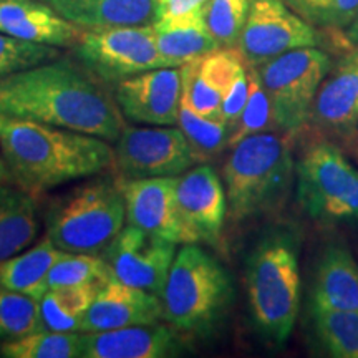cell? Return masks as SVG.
Returning <instances> with one entry per match:
<instances>
[{
    "label": "cell",
    "instance_id": "8992f818",
    "mask_svg": "<svg viewBox=\"0 0 358 358\" xmlns=\"http://www.w3.org/2000/svg\"><path fill=\"white\" fill-rule=\"evenodd\" d=\"M127 222V206L118 176L95 179L57 198L45 214L47 236L70 254L105 256Z\"/></svg>",
    "mask_w": 358,
    "mask_h": 358
},
{
    "label": "cell",
    "instance_id": "4316f807",
    "mask_svg": "<svg viewBox=\"0 0 358 358\" xmlns=\"http://www.w3.org/2000/svg\"><path fill=\"white\" fill-rule=\"evenodd\" d=\"M83 332L38 330L0 345V355L7 358H75L82 357Z\"/></svg>",
    "mask_w": 358,
    "mask_h": 358
},
{
    "label": "cell",
    "instance_id": "83f0119b",
    "mask_svg": "<svg viewBox=\"0 0 358 358\" xmlns=\"http://www.w3.org/2000/svg\"><path fill=\"white\" fill-rule=\"evenodd\" d=\"M178 127L182 129L189 141L198 164L208 163L209 159L216 158L224 148L229 146V123L224 120L206 118L187 106L185 101H181V108H179Z\"/></svg>",
    "mask_w": 358,
    "mask_h": 358
},
{
    "label": "cell",
    "instance_id": "7a4b0ae2",
    "mask_svg": "<svg viewBox=\"0 0 358 358\" xmlns=\"http://www.w3.org/2000/svg\"><path fill=\"white\" fill-rule=\"evenodd\" d=\"M0 155L12 181L34 196L115 166L110 141L8 115H0Z\"/></svg>",
    "mask_w": 358,
    "mask_h": 358
},
{
    "label": "cell",
    "instance_id": "f1b7e54d",
    "mask_svg": "<svg viewBox=\"0 0 358 358\" xmlns=\"http://www.w3.org/2000/svg\"><path fill=\"white\" fill-rule=\"evenodd\" d=\"M42 330L40 301L0 285V340H17Z\"/></svg>",
    "mask_w": 358,
    "mask_h": 358
},
{
    "label": "cell",
    "instance_id": "60d3db41",
    "mask_svg": "<svg viewBox=\"0 0 358 358\" xmlns=\"http://www.w3.org/2000/svg\"><path fill=\"white\" fill-rule=\"evenodd\" d=\"M45 2H47V0H45Z\"/></svg>",
    "mask_w": 358,
    "mask_h": 358
},
{
    "label": "cell",
    "instance_id": "d590c367",
    "mask_svg": "<svg viewBox=\"0 0 358 358\" xmlns=\"http://www.w3.org/2000/svg\"><path fill=\"white\" fill-rule=\"evenodd\" d=\"M249 65H245L243 70L237 73V77L232 82L229 92L226 93L222 100V116L232 129L237 120H239L241 113H243L245 101L249 96V75H248Z\"/></svg>",
    "mask_w": 358,
    "mask_h": 358
},
{
    "label": "cell",
    "instance_id": "8fae6325",
    "mask_svg": "<svg viewBox=\"0 0 358 358\" xmlns=\"http://www.w3.org/2000/svg\"><path fill=\"white\" fill-rule=\"evenodd\" d=\"M320 35L284 0H250L237 50L250 66L302 47H319Z\"/></svg>",
    "mask_w": 358,
    "mask_h": 358
},
{
    "label": "cell",
    "instance_id": "6da1fadb",
    "mask_svg": "<svg viewBox=\"0 0 358 358\" xmlns=\"http://www.w3.org/2000/svg\"><path fill=\"white\" fill-rule=\"evenodd\" d=\"M0 115L34 120L115 143L127 127L101 82L66 58L0 78Z\"/></svg>",
    "mask_w": 358,
    "mask_h": 358
},
{
    "label": "cell",
    "instance_id": "ffe728a7",
    "mask_svg": "<svg viewBox=\"0 0 358 358\" xmlns=\"http://www.w3.org/2000/svg\"><path fill=\"white\" fill-rule=\"evenodd\" d=\"M80 29L150 25L158 20L159 0H47Z\"/></svg>",
    "mask_w": 358,
    "mask_h": 358
},
{
    "label": "cell",
    "instance_id": "d4e9b609",
    "mask_svg": "<svg viewBox=\"0 0 358 358\" xmlns=\"http://www.w3.org/2000/svg\"><path fill=\"white\" fill-rule=\"evenodd\" d=\"M103 285H66L48 289L40 299L42 330L53 332H80L88 308Z\"/></svg>",
    "mask_w": 358,
    "mask_h": 358
},
{
    "label": "cell",
    "instance_id": "7402d4cb",
    "mask_svg": "<svg viewBox=\"0 0 358 358\" xmlns=\"http://www.w3.org/2000/svg\"><path fill=\"white\" fill-rule=\"evenodd\" d=\"M312 307L358 310V266L343 245H329L317 264Z\"/></svg>",
    "mask_w": 358,
    "mask_h": 358
},
{
    "label": "cell",
    "instance_id": "9a60e30c",
    "mask_svg": "<svg viewBox=\"0 0 358 358\" xmlns=\"http://www.w3.org/2000/svg\"><path fill=\"white\" fill-rule=\"evenodd\" d=\"M178 209L196 244L217 245L227 216V198L221 178L208 163L176 178Z\"/></svg>",
    "mask_w": 358,
    "mask_h": 358
},
{
    "label": "cell",
    "instance_id": "44dd1931",
    "mask_svg": "<svg viewBox=\"0 0 358 358\" xmlns=\"http://www.w3.org/2000/svg\"><path fill=\"white\" fill-rule=\"evenodd\" d=\"M153 29L166 66H182L221 48L209 32L203 7L155 20Z\"/></svg>",
    "mask_w": 358,
    "mask_h": 358
},
{
    "label": "cell",
    "instance_id": "2e32d148",
    "mask_svg": "<svg viewBox=\"0 0 358 358\" xmlns=\"http://www.w3.org/2000/svg\"><path fill=\"white\" fill-rule=\"evenodd\" d=\"M185 350L181 332L159 322L83 332V358H171Z\"/></svg>",
    "mask_w": 358,
    "mask_h": 358
},
{
    "label": "cell",
    "instance_id": "d6986e66",
    "mask_svg": "<svg viewBox=\"0 0 358 358\" xmlns=\"http://www.w3.org/2000/svg\"><path fill=\"white\" fill-rule=\"evenodd\" d=\"M310 122L329 133H345L358 123V58L352 53L322 82Z\"/></svg>",
    "mask_w": 358,
    "mask_h": 358
},
{
    "label": "cell",
    "instance_id": "ab89813d",
    "mask_svg": "<svg viewBox=\"0 0 358 358\" xmlns=\"http://www.w3.org/2000/svg\"><path fill=\"white\" fill-rule=\"evenodd\" d=\"M350 53H352V55H353V57H357V58H358V47H355V48H353V50H352Z\"/></svg>",
    "mask_w": 358,
    "mask_h": 358
},
{
    "label": "cell",
    "instance_id": "3957f363",
    "mask_svg": "<svg viewBox=\"0 0 358 358\" xmlns=\"http://www.w3.org/2000/svg\"><path fill=\"white\" fill-rule=\"evenodd\" d=\"M301 241L290 227H271L245 259V290L254 327L280 347L292 334L301 307Z\"/></svg>",
    "mask_w": 358,
    "mask_h": 358
},
{
    "label": "cell",
    "instance_id": "8d00e7d4",
    "mask_svg": "<svg viewBox=\"0 0 358 358\" xmlns=\"http://www.w3.org/2000/svg\"><path fill=\"white\" fill-rule=\"evenodd\" d=\"M206 2H208V0H159L158 19L181 15V13L203 7Z\"/></svg>",
    "mask_w": 358,
    "mask_h": 358
},
{
    "label": "cell",
    "instance_id": "277c9868",
    "mask_svg": "<svg viewBox=\"0 0 358 358\" xmlns=\"http://www.w3.org/2000/svg\"><path fill=\"white\" fill-rule=\"evenodd\" d=\"M164 320L187 337L208 338L234 302V282L226 267L199 244H182L164 284Z\"/></svg>",
    "mask_w": 358,
    "mask_h": 358
},
{
    "label": "cell",
    "instance_id": "cb8c5ba5",
    "mask_svg": "<svg viewBox=\"0 0 358 358\" xmlns=\"http://www.w3.org/2000/svg\"><path fill=\"white\" fill-rule=\"evenodd\" d=\"M65 254L45 236L34 248L0 262V285L40 301L48 290V275L53 266Z\"/></svg>",
    "mask_w": 358,
    "mask_h": 358
},
{
    "label": "cell",
    "instance_id": "e575fe53",
    "mask_svg": "<svg viewBox=\"0 0 358 358\" xmlns=\"http://www.w3.org/2000/svg\"><path fill=\"white\" fill-rule=\"evenodd\" d=\"M182 75V101L199 115L213 120H224L222 116V100L224 96L213 88L203 75L199 73L198 60L181 66ZM226 122V120H224Z\"/></svg>",
    "mask_w": 358,
    "mask_h": 358
},
{
    "label": "cell",
    "instance_id": "d6a6232c",
    "mask_svg": "<svg viewBox=\"0 0 358 358\" xmlns=\"http://www.w3.org/2000/svg\"><path fill=\"white\" fill-rule=\"evenodd\" d=\"M60 58L57 47L34 43L0 32V78Z\"/></svg>",
    "mask_w": 358,
    "mask_h": 358
},
{
    "label": "cell",
    "instance_id": "1f68e13d",
    "mask_svg": "<svg viewBox=\"0 0 358 358\" xmlns=\"http://www.w3.org/2000/svg\"><path fill=\"white\" fill-rule=\"evenodd\" d=\"M203 8L209 32L219 47H237L249 15L250 0H208Z\"/></svg>",
    "mask_w": 358,
    "mask_h": 358
},
{
    "label": "cell",
    "instance_id": "5b68a950",
    "mask_svg": "<svg viewBox=\"0 0 358 358\" xmlns=\"http://www.w3.org/2000/svg\"><path fill=\"white\" fill-rule=\"evenodd\" d=\"M231 150L222 169L231 221L277 211L287 199L295 174L289 136L280 131L252 134Z\"/></svg>",
    "mask_w": 358,
    "mask_h": 358
},
{
    "label": "cell",
    "instance_id": "30bf717a",
    "mask_svg": "<svg viewBox=\"0 0 358 358\" xmlns=\"http://www.w3.org/2000/svg\"><path fill=\"white\" fill-rule=\"evenodd\" d=\"M116 176L123 181L179 176L198 164L181 128L124 127L115 141Z\"/></svg>",
    "mask_w": 358,
    "mask_h": 358
},
{
    "label": "cell",
    "instance_id": "74e56055",
    "mask_svg": "<svg viewBox=\"0 0 358 358\" xmlns=\"http://www.w3.org/2000/svg\"><path fill=\"white\" fill-rule=\"evenodd\" d=\"M345 40L352 47H358V13L352 20V24L345 29Z\"/></svg>",
    "mask_w": 358,
    "mask_h": 358
},
{
    "label": "cell",
    "instance_id": "9c48e42d",
    "mask_svg": "<svg viewBox=\"0 0 358 358\" xmlns=\"http://www.w3.org/2000/svg\"><path fill=\"white\" fill-rule=\"evenodd\" d=\"M85 69L103 83H120L143 71L164 69L153 24L87 29L75 43Z\"/></svg>",
    "mask_w": 358,
    "mask_h": 358
},
{
    "label": "cell",
    "instance_id": "603a6c76",
    "mask_svg": "<svg viewBox=\"0 0 358 358\" xmlns=\"http://www.w3.org/2000/svg\"><path fill=\"white\" fill-rule=\"evenodd\" d=\"M38 234L35 196L15 182H0V262L29 249Z\"/></svg>",
    "mask_w": 358,
    "mask_h": 358
},
{
    "label": "cell",
    "instance_id": "f546056e",
    "mask_svg": "<svg viewBox=\"0 0 358 358\" xmlns=\"http://www.w3.org/2000/svg\"><path fill=\"white\" fill-rule=\"evenodd\" d=\"M115 279L108 261L95 254H70L53 266L48 275V289L66 287V285H105Z\"/></svg>",
    "mask_w": 358,
    "mask_h": 358
},
{
    "label": "cell",
    "instance_id": "7c38bea8",
    "mask_svg": "<svg viewBox=\"0 0 358 358\" xmlns=\"http://www.w3.org/2000/svg\"><path fill=\"white\" fill-rule=\"evenodd\" d=\"M176 245L173 241L128 224L103 257L108 261L115 279L161 297L176 256Z\"/></svg>",
    "mask_w": 358,
    "mask_h": 358
},
{
    "label": "cell",
    "instance_id": "4fadbf2b",
    "mask_svg": "<svg viewBox=\"0 0 358 358\" xmlns=\"http://www.w3.org/2000/svg\"><path fill=\"white\" fill-rule=\"evenodd\" d=\"M115 100L131 122L173 127L178 124L182 101L181 66H164L116 83Z\"/></svg>",
    "mask_w": 358,
    "mask_h": 358
},
{
    "label": "cell",
    "instance_id": "ac0fdd59",
    "mask_svg": "<svg viewBox=\"0 0 358 358\" xmlns=\"http://www.w3.org/2000/svg\"><path fill=\"white\" fill-rule=\"evenodd\" d=\"M0 32L52 47H70L82 35L45 0H0Z\"/></svg>",
    "mask_w": 358,
    "mask_h": 358
},
{
    "label": "cell",
    "instance_id": "f35d334b",
    "mask_svg": "<svg viewBox=\"0 0 358 358\" xmlns=\"http://www.w3.org/2000/svg\"><path fill=\"white\" fill-rule=\"evenodd\" d=\"M0 182H13L10 173H8L6 161H3L2 155H0Z\"/></svg>",
    "mask_w": 358,
    "mask_h": 358
},
{
    "label": "cell",
    "instance_id": "5bb4252c",
    "mask_svg": "<svg viewBox=\"0 0 358 358\" xmlns=\"http://www.w3.org/2000/svg\"><path fill=\"white\" fill-rule=\"evenodd\" d=\"M176 178L163 176L131 181L118 178L127 206V222L150 234L173 241L178 245L196 244L179 214Z\"/></svg>",
    "mask_w": 358,
    "mask_h": 358
},
{
    "label": "cell",
    "instance_id": "52a82bcc",
    "mask_svg": "<svg viewBox=\"0 0 358 358\" xmlns=\"http://www.w3.org/2000/svg\"><path fill=\"white\" fill-rule=\"evenodd\" d=\"M272 105L277 131L292 138L310 122L317 92L332 69L317 47H302L256 66Z\"/></svg>",
    "mask_w": 358,
    "mask_h": 358
},
{
    "label": "cell",
    "instance_id": "484cf974",
    "mask_svg": "<svg viewBox=\"0 0 358 358\" xmlns=\"http://www.w3.org/2000/svg\"><path fill=\"white\" fill-rule=\"evenodd\" d=\"M312 320L330 357L358 358V310L312 307Z\"/></svg>",
    "mask_w": 358,
    "mask_h": 358
},
{
    "label": "cell",
    "instance_id": "ba28073f",
    "mask_svg": "<svg viewBox=\"0 0 358 358\" xmlns=\"http://www.w3.org/2000/svg\"><path fill=\"white\" fill-rule=\"evenodd\" d=\"M297 201L315 221L358 224V171L332 143H313L295 164Z\"/></svg>",
    "mask_w": 358,
    "mask_h": 358
},
{
    "label": "cell",
    "instance_id": "836d02e7",
    "mask_svg": "<svg viewBox=\"0 0 358 358\" xmlns=\"http://www.w3.org/2000/svg\"><path fill=\"white\" fill-rule=\"evenodd\" d=\"M295 13L320 29H347L358 13V0H284Z\"/></svg>",
    "mask_w": 358,
    "mask_h": 358
},
{
    "label": "cell",
    "instance_id": "4dcf8cb0",
    "mask_svg": "<svg viewBox=\"0 0 358 358\" xmlns=\"http://www.w3.org/2000/svg\"><path fill=\"white\" fill-rule=\"evenodd\" d=\"M249 75V96L245 101V106L237 120L234 127L231 129L229 148L236 146L237 143L252 136V134L271 131L275 128L274 113H272V105L268 100L266 90L259 77L256 66H250L248 70Z\"/></svg>",
    "mask_w": 358,
    "mask_h": 358
},
{
    "label": "cell",
    "instance_id": "e0dca14e",
    "mask_svg": "<svg viewBox=\"0 0 358 358\" xmlns=\"http://www.w3.org/2000/svg\"><path fill=\"white\" fill-rule=\"evenodd\" d=\"M161 319H164L161 297L111 279L98 290L80 332H103L129 325L156 324Z\"/></svg>",
    "mask_w": 358,
    "mask_h": 358
}]
</instances>
